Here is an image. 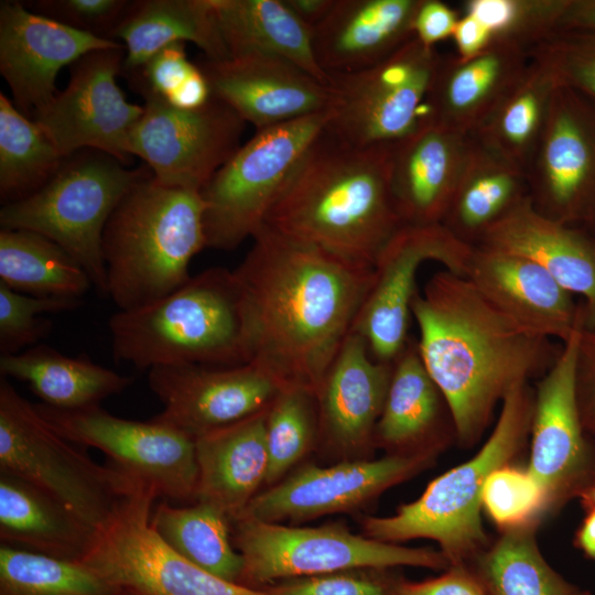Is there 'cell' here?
Segmentation results:
<instances>
[{
    "label": "cell",
    "instance_id": "cell-1",
    "mask_svg": "<svg viewBox=\"0 0 595 595\" xmlns=\"http://www.w3.org/2000/svg\"><path fill=\"white\" fill-rule=\"evenodd\" d=\"M234 270L247 316L250 363L279 386L315 393L353 329L374 269L264 225Z\"/></svg>",
    "mask_w": 595,
    "mask_h": 595
},
{
    "label": "cell",
    "instance_id": "cell-2",
    "mask_svg": "<svg viewBox=\"0 0 595 595\" xmlns=\"http://www.w3.org/2000/svg\"><path fill=\"white\" fill-rule=\"evenodd\" d=\"M411 315L422 363L465 444L480 436L498 402L547 371L561 350L499 311L466 277L445 269L415 292Z\"/></svg>",
    "mask_w": 595,
    "mask_h": 595
},
{
    "label": "cell",
    "instance_id": "cell-3",
    "mask_svg": "<svg viewBox=\"0 0 595 595\" xmlns=\"http://www.w3.org/2000/svg\"><path fill=\"white\" fill-rule=\"evenodd\" d=\"M393 147L353 145L324 129L266 225L374 269L381 250L404 226L390 185Z\"/></svg>",
    "mask_w": 595,
    "mask_h": 595
},
{
    "label": "cell",
    "instance_id": "cell-4",
    "mask_svg": "<svg viewBox=\"0 0 595 595\" xmlns=\"http://www.w3.org/2000/svg\"><path fill=\"white\" fill-rule=\"evenodd\" d=\"M108 326L115 360L140 370L250 363L244 294L235 271L227 268L205 269L153 303L119 310Z\"/></svg>",
    "mask_w": 595,
    "mask_h": 595
},
{
    "label": "cell",
    "instance_id": "cell-5",
    "mask_svg": "<svg viewBox=\"0 0 595 595\" xmlns=\"http://www.w3.org/2000/svg\"><path fill=\"white\" fill-rule=\"evenodd\" d=\"M199 192L139 181L102 235L107 296L120 311L153 303L186 283L192 259L206 248Z\"/></svg>",
    "mask_w": 595,
    "mask_h": 595
},
{
    "label": "cell",
    "instance_id": "cell-6",
    "mask_svg": "<svg viewBox=\"0 0 595 595\" xmlns=\"http://www.w3.org/2000/svg\"><path fill=\"white\" fill-rule=\"evenodd\" d=\"M533 402L528 383L512 390L502 401L493 433L472 459L435 478L394 515L365 518L364 534L387 543L431 539L447 562L461 565L485 542L480 519L485 482L522 445L531 429Z\"/></svg>",
    "mask_w": 595,
    "mask_h": 595
},
{
    "label": "cell",
    "instance_id": "cell-7",
    "mask_svg": "<svg viewBox=\"0 0 595 595\" xmlns=\"http://www.w3.org/2000/svg\"><path fill=\"white\" fill-rule=\"evenodd\" d=\"M0 472L55 497L102 529L142 484L93 461L55 431L8 378H0Z\"/></svg>",
    "mask_w": 595,
    "mask_h": 595
},
{
    "label": "cell",
    "instance_id": "cell-8",
    "mask_svg": "<svg viewBox=\"0 0 595 595\" xmlns=\"http://www.w3.org/2000/svg\"><path fill=\"white\" fill-rule=\"evenodd\" d=\"M148 175L99 151L79 155L63 162L33 194L4 204L1 228L34 231L53 240L80 263L93 286L107 295L105 227L122 198Z\"/></svg>",
    "mask_w": 595,
    "mask_h": 595
},
{
    "label": "cell",
    "instance_id": "cell-9",
    "mask_svg": "<svg viewBox=\"0 0 595 595\" xmlns=\"http://www.w3.org/2000/svg\"><path fill=\"white\" fill-rule=\"evenodd\" d=\"M229 519L231 539L242 559L239 583L252 588L346 570L443 569L447 564L442 552L381 542L342 524L293 527L244 515Z\"/></svg>",
    "mask_w": 595,
    "mask_h": 595
},
{
    "label": "cell",
    "instance_id": "cell-10",
    "mask_svg": "<svg viewBox=\"0 0 595 595\" xmlns=\"http://www.w3.org/2000/svg\"><path fill=\"white\" fill-rule=\"evenodd\" d=\"M331 115L329 109L256 131L239 147L201 191L206 248L232 250L256 236Z\"/></svg>",
    "mask_w": 595,
    "mask_h": 595
},
{
    "label": "cell",
    "instance_id": "cell-11",
    "mask_svg": "<svg viewBox=\"0 0 595 595\" xmlns=\"http://www.w3.org/2000/svg\"><path fill=\"white\" fill-rule=\"evenodd\" d=\"M441 56L415 37L366 69L329 76L333 91L326 131L358 147L394 145L426 116Z\"/></svg>",
    "mask_w": 595,
    "mask_h": 595
},
{
    "label": "cell",
    "instance_id": "cell-12",
    "mask_svg": "<svg viewBox=\"0 0 595 595\" xmlns=\"http://www.w3.org/2000/svg\"><path fill=\"white\" fill-rule=\"evenodd\" d=\"M42 418L71 442L101 451L110 464L167 501L195 502V441L154 418L116 416L100 405L62 410L35 404Z\"/></svg>",
    "mask_w": 595,
    "mask_h": 595
},
{
    "label": "cell",
    "instance_id": "cell-13",
    "mask_svg": "<svg viewBox=\"0 0 595 595\" xmlns=\"http://www.w3.org/2000/svg\"><path fill=\"white\" fill-rule=\"evenodd\" d=\"M156 493L140 485L100 530L82 561L136 595H270L218 577L170 549L150 524Z\"/></svg>",
    "mask_w": 595,
    "mask_h": 595
},
{
    "label": "cell",
    "instance_id": "cell-14",
    "mask_svg": "<svg viewBox=\"0 0 595 595\" xmlns=\"http://www.w3.org/2000/svg\"><path fill=\"white\" fill-rule=\"evenodd\" d=\"M130 136L132 155L165 186L199 192L240 147L245 121L212 96L196 109L174 107L148 95Z\"/></svg>",
    "mask_w": 595,
    "mask_h": 595
},
{
    "label": "cell",
    "instance_id": "cell-15",
    "mask_svg": "<svg viewBox=\"0 0 595 595\" xmlns=\"http://www.w3.org/2000/svg\"><path fill=\"white\" fill-rule=\"evenodd\" d=\"M474 246L443 224L404 225L385 246L374 266L371 285L353 325L377 360L392 363L410 336L416 273L425 261L466 277Z\"/></svg>",
    "mask_w": 595,
    "mask_h": 595
},
{
    "label": "cell",
    "instance_id": "cell-16",
    "mask_svg": "<svg viewBox=\"0 0 595 595\" xmlns=\"http://www.w3.org/2000/svg\"><path fill=\"white\" fill-rule=\"evenodd\" d=\"M529 195L544 216L595 226V102L559 85L526 169Z\"/></svg>",
    "mask_w": 595,
    "mask_h": 595
},
{
    "label": "cell",
    "instance_id": "cell-17",
    "mask_svg": "<svg viewBox=\"0 0 595 595\" xmlns=\"http://www.w3.org/2000/svg\"><path fill=\"white\" fill-rule=\"evenodd\" d=\"M125 46L90 52L72 65L67 87L34 121L65 159L89 148L127 164L131 132L143 107L127 101L117 85Z\"/></svg>",
    "mask_w": 595,
    "mask_h": 595
},
{
    "label": "cell",
    "instance_id": "cell-18",
    "mask_svg": "<svg viewBox=\"0 0 595 595\" xmlns=\"http://www.w3.org/2000/svg\"><path fill=\"white\" fill-rule=\"evenodd\" d=\"M148 381L163 404L154 419L194 441L267 409L281 389L251 363L232 367L161 365L148 370Z\"/></svg>",
    "mask_w": 595,
    "mask_h": 595
},
{
    "label": "cell",
    "instance_id": "cell-19",
    "mask_svg": "<svg viewBox=\"0 0 595 595\" xmlns=\"http://www.w3.org/2000/svg\"><path fill=\"white\" fill-rule=\"evenodd\" d=\"M424 451L379 459L307 464L256 495L239 515L268 522H302L360 508L415 473ZM238 516V515H237Z\"/></svg>",
    "mask_w": 595,
    "mask_h": 595
},
{
    "label": "cell",
    "instance_id": "cell-20",
    "mask_svg": "<svg viewBox=\"0 0 595 595\" xmlns=\"http://www.w3.org/2000/svg\"><path fill=\"white\" fill-rule=\"evenodd\" d=\"M116 40L85 32L36 13L19 1L0 4V72L14 106L34 118L56 97L60 71L86 54L121 47Z\"/></svg>",
    "mask_w": 595,
    "mask_h": 595
},
{
    "label": "cell",
    "instance_id": "cell-21",
    "mask_svg": "<svg viewBox=\"0 0 595 595\" xmlns=\"http://www.w3.org/2000/svg\"><path fill=\"white\" fill-rule=\"evenodd\" d=\"M212 95L260 131L329 110L333 91L295 64L266 54L198 65Z\"/></svg>",
    "mask_w": 595,
    "mask_h": 595
},
{
    "label": "cell",
    "instance_id": "cell-22",
    "mask_svg": "<svg viewBox=\"0 0 595 595\" xmlns=\"http://www.w3.org/2000/svg\"><path fill=\"white\" fill-rule=\"evenodd\" d=\"M392 363L375 359L359 334H348L316 391L317 445L325 452L358 459L376 444Z\"/></svg>",
    "mask_w": 595,
    "mask_h": 595
},
{
    "label": "cell",
    "instance_id": "cell-23",
    "mask_svg": "<svg viewBox=\"0 0 595 595\" xmlns=\"http://www.w3.org/2000/svg\"><path fill=\"white\" fill-rule=\"evenodd\" d=\"M582 329L563 344L534 396L528 473L541 487L547 501L574 489L587 467V440L576 398Z\"/></svg>",
    "mask_w": 595,
    "mask_h": 595
},
{
    "label": "cell",
    "instance_id": "cell-24",
    "mask_svg": "<svg viewBox=\"0 0 595 595\" xmlns=\"http://www.w3.org/2000/svg\"><path fill=\"white\" fill-rule=\"evenodd\" d=\"M466 278L499 311L538 336L564 344L584 328V306L529 259L474 246Z\"/></svg>",
    "mask_w": 595,
    "mask_h": 595
},
{
    "label": "cell",
    "instance_id": "cell-25",
    "mask_svg": "<svg viewBox=\"0 0 595 595\" xmlns=\"http://www.w3.org/2000/svg\"><path fill=\"white\" fill-rule=\"evenodd\" d=\"M474 144V136L431 121L394 144L390 185L403 225L442 224Z\"/></svg>",
    "mask_w": 595,
    "mask_h": 595
},
{
    "label": "cell",
    "instance_id": "cell-26",
    "mask_svg": "<svg viewBox=\"0 0 595 595\" xmlns=\"http://www.w3.org/2000/svg\"><path fill=\"white\" fill-rule=\"evenodd\" d=\"M477 247L519 256L547 270L584 299V328H595V244L580 230L541 214L524 197L487 227Z\"/></svg>",
    "mask_w": 595,
    "mask_h": 595
},
{
    "label": "cell",
    "instance_id": "cell-27",
    "mask_svg": "<svg viewBox=\"0 0 595 595\" xmlns=\"http://www.w3.org/2000/svg\"><path fill=\"white\" fill-rule=\"evenodd\" d=\"M422 0H336L312 30L315 60L329 77L371 67L414 37Z\"/></svg>",
    "mask_w": 595,
    "mask_h": 595
},
{
    "label": "cell",
    "instance_id": "cell-28",
    "mask_svg": "<svg viewBox=\"0 0 595 595\" xmlns=\"http://www.w3.org/2000/svg\"><path fill=\"white\" fill-rule=\"evenodd\" d=\"M529 62L528 50L507 43H493L467 60L441 57L425 120L475 134L519 82Z\"/></svg>",
    "mask_w": 595,
    "mask_h": 595
},
{
    "label": "cell",
    "instance_id": "cell-29",
    "mask_svg": "<svg viewBox=\"0 0 595 595\" xmlns=\"http://www.w3.org/2000/svg\"><path fill=\"white\" fill-rule=\"evenodd\" d=\"M266 412L195 439V501L209 504L232 518L260 493L268 473Z\"/></svg>",
    "mask_w": 595,
    "mask_h": 595
},
{
    "label": "cell",
    "instance_id": "cell-30",
    "mask_svg": "<svg viewBox=\"0 0 595 595\" xmlns=\"http://www.w3.org/2000/svg\"><path fill=\"white\" fill-rule=\"evenodd\" d=\"M98 530L35 485L0 472L1 544L69 561H83Z\"/></svg>",
    "mask_w": 595,
    "mask_h": 595
},
{
    "label": "cell",
    "instance_id": "cell-31",
    "mask_svg": "<svg viewBox=\"0 0 595 595\" xmlns=\"http://www.w3.org/2000/svg\"><path fill=\"white\" fill-rule=\"evenodd\" d=\"M110 37L123 42L126 75L176 42L194 43L212 61L228 58L212 0L133 1Z\"/></svg>",
    "mask_w": 595,
    "mask_h": 595
},
{
    "label": "cell",
    "instance_id": "cell-32",
    "mask_svg": "<svg viewBox=\"0 0 595 595\" xmlns=\"http://www.w3.org/2000/svg\"><path fill=\"white\" fill-rule=\"evenodd\" d=\"M212 3L228 58L274 55L329 85V77L314 56L312 30L283 0H212Z\"/></svg>",
    "mask_w": 595,
    "mask_h": 595
},
{
    "label": "cell",
    "instance_id": "cell-33",
    "mask_svg": "<svg viewBox=\"0 0 595 595\" xmlns=\"http://www.w3.org/2000/svg\"><path fill=\"white\" fill-rule=\"evenodd\" d=\"M0 374L28 383L43 403L62 410H78L126 390L132 377L94 363L82 354L72 357L37 344L18 354H1Z\"/></svg>",
    "mask_w": 595,
    "mask_h": 595
},
{
    "label": "cell",
    "instance_id": "cell-34",
    "mask_svg": "<svg viewBox=\"0 0 595 595\" xmlns=\"http://www.w3.org/2000/svg\"><path fill=\"white\" fill-rule=\"evenodd\" d=\"M529 196L526 170L474 137L443 225L474 246L484 230Z\"/></svg>",
    "mask_w": 595,
    "mask_h": 595
},
{
    "label": "cell",
    "instance_id": "cell-35",
    "mask_svg": "<svg viewBox=\"0 0 595 595\" xmlns=\"http://www.w3.org/2000/svg\"><path fill=\"white\" fill-rule=\"evenodd\" d=\"M444 405L442 392L422 363L418 340L410 337L392 363L375 443L391 448L432 443L443 424Z\"/></svg>",
    "mask_w": 595,
    "mask_h": 595
},
{
    "label": "cell",
    "instance_id": "cell-36",
    "mask_svg": "<svg viewBox=\"0 0 595 595\" xmlns=\"http://www.w3.org/2000/svg\"><path fill=\"white\" fill-rule=\"evenodd\" d=\"M150 524L186 561L239 583L242 559L231 539L230 519L218 508L201 501L178 507L163 500L152 509Z\"/></svg>",
    "mask_w": 595,
    "mask_h": 595
},
{
    "label": "cell",
    "instance_id": "cell-37",
    "mask_svg": "<svg viewBox=\"0 0 595 595\" xmlns=\"http://www.w3.org/2000/svg\"><path fill=\"white\" fill-rule=\"evenodd\" d=\"M0 282L34 296H82L93 286L80 263L53 240L34 231H0Z\"/></svg>",
    "mask_w": 595,
    "mask_h": 595
},
{
    "label": "cell",
    "instance_id": "cell-38",
    "mask_svg": "<svg viewBox=\"0 0 595 595\" xmlns=\"http://www.w3.org/2000/svg\"><path fill=\"white\" fill-rule=\"evenodd\" d=\"M558 86L551 71L530 57L519 82L473 136L526 170Z\"/></svg>",
    "mask_w": 595,
    "mask_h": 595
},
{
    "label": "cell",
    "instance_id": "cell-39",
    "mask_svg": "<svg viewBox=\"0 0 595 595\" xmlns=\"http://www.w3.org/2000/svg\"><path fill=\"white\" fill-rule=\"evenodd\" d=\"M64 158L46 133L0 94V195L6 204L44 186Z\"/></svg>",
    "mask_w": 595,
    "mask_h": 595
},
{
    "label": "cell",
    "instance_id": "cell-40",
    "mask_svg": "<svg viewBox=\"0 0 595 595\" xmlns=\"http://www.w3.org/2000/svg\"><path fill=\"white\" fill-rule=\"evenodd\" d=\"M120 591L82 561L0 545V595H117Z\"/></svg>",
    "mask_w": 595,
    "mask_h": 595
},
{
    "label": "cell",
    "instance_id": "cell-41",
    "mask_svg": "<svg viewBox=\"0 0 595 595\" xmlns=\"http://www.w3.org/2000/svg\"><path fill=\"white\" fill-rule=\"evenodd\" d=\"M480 567L493 595H589L545 562L526 530L504 536L483 558Z\"/></svg>",
    "mask_w": 595,
    "mask_h": 595
},
{
    "label": "cell",
    "instance_id": "cell-42",
    "mask_svg": "<svg viewBox=\"0 0 595 595\" xmlns=\"http://www.w3.org/2000/svg\"><path fill=\"white\" fill-rule=\"evenodd\" d=\"M317 442L316 393L300 386L282 387L266 412V485L272 486L284 478Z\"/></svg>",
    "mask_w": 595,
    "mask_h": 595
},
{
    "label": "cell",
    "instance_id": "cell-43",
    "mask_svg": "<svg viewBox=\"0 0 595 595\" xmlns=\"http://www.w3.org/2000/svg\"><path fill=\"white\" fill-rule=\"evenodd\" d=\"M567 0H467L464 14L489 32L493 43L530 50L558 30Z\"/></svg>",
    "mask_w": 595,
    "mask_h": 595
},
{
    "label": "cell",
    "instance_id": "cell-44",
    "mask_svg": "<svg viewBox=\"0 0 595 595\" xmlns=\"http://www.w3.org/2000/svg\"><path fill=\"white\" fill-rule=\"evenodd\" d=\"M83 299L34 296L17 292L0 282V350L18 354L40 344L52 329L44 314L78 309Z\"/></svg>",
    "mask_w": 595,
    "mask_h": 595
},
{
    "label": "cell",
    "instance_id": "cell-45",
    "mask_svg": "<svg viewBox=\"0 0 595 595\" xmlns=\"http://www.w3.org/2000/svg\"><path fill=\"white\" fill-rule=\"evenodd\" d=\"M529 54L551 71L559 85L595 102V33L555 31Z\"/></svg>",
    "mask_w": 595,
    "mask_h": 595
},
{
    "label": "cell",
    "instance_id": "cell-46",
    "mask_svg": "<svg viewBox=\"0 0 595 595\" xmlns=\"http://www.w3.org/2000/svg\"><path fill=\"white\" fill-rule=\"evenodd\" d=\"M482 500L496 522L517 524L534 512L545 497L528 472L502 466L487 477Z\"/></svg>",
    "mask_w": 595,
    "mask_h": 595
},
{
    "label": "cell",
    "instance_id": "cell-47",
    "mask_svg": "<svg viewBox=\"0 0 595 595\" xmlns=\"http://www.w3.org/2000/svg\"><path fill=\"white\" fill-rule=\"evenodd\" d=\"M383 570H346L281 581L263 588L270 595H394L398 582Z\"/></svg>",
    "mask_w": 595,
    "mask_h": 595
},
{
    "label": "cell",
    "instance_id": "cell-48",
    "mask_svg": "<svg viewBox=\"0 0 595 595\" xmlns=\"http://www.w3.org/2000/svg\"><path fill=\"white\" fill-rule=\"evenodd\" d=\"M125 0H41L30 3L34 12L100 37L111 33L130 6Z\"/></svg>",
    "mask_w": 595,
    "mask_h": 595
},
{
    "label": "cell",
    "instance_id": "cell-49",
    "mask_svg": "<svg viewBox=\"0 0 595 595\" xmlns=\"http://www.w3.org/2000/svg\"><path fill=\"white\" fill-rule=\"evenodd\" d=\"M196 67L190 62L185 43L170 44L155 53L132 73L131 83L142 96H156L166 100Z\"/></svg>",
    "mask_w": 595,
    "mask_h": 595
},
{
    "label": "cell",
    "instance_id": "cell-50",
    "mask_svg": "<svg viewBox=\"0 0 595 595\" xmlns=\"http://www.w3.org/2000/svg\"><path fill=\"white\" fill-rule=\"evenodd\" d=\"M576 398L586 440L595 444V328H583L576 364Z\"/></svg>",
    "mask_w": 595,
    "mask_h": 595
},
{
    "label": "cell",
    "instance_id": "cell-51",
    "mask_svg": "<svg viewBox=\"0 0 595 595\" xmlns=\"http://www.w3.org/2000/svg\"><path fill=\"white\" fill-rule=\"evenodd\" d=\"M461 15L440 0H422L413 22L414 37L425 47L452 37Z\"/></svg>",
    "mask_w": 595,
    "mask_h": 595
},
{
    "label": "cell",
    "instance_id": "cell-52",
    "mask_svg": "<svg viewBox=\"0 0 595 595\" xmlns=\"http://www.w3.org/2000/svg\"><path fill=\"white\" fill-rule=\"evenodd\" d=\"M394 595H487L483 585L461 565L421 582H398Z\"/></svg>",
    "mask_w": 595,
    "mask_h": 595
},
{
    "label": "cell",
    "instance_id": "cell-53",
    "mask_svg": "<svg viewBox=\"0 0 595 595\" xmlns=\"http://www.w3.org/2000/svg\"><path fill=\"white\" fill-rule=\"evenodd\" d=\"M459 60L470 58L491 44V36L484 25L468 14L461 15L452 35Z\"/></svg>",
    "mask_w": 595,
    "mask_h": 595
},
{
    "label": "cell",
    "instance_id": "cell-54",
    "mask_svg": "<svg viewBox=\"0 0 595 595\" xmlns=\"http://www.w3.org/2000/svg\"><path fill=\"white\" fill-rule=\"evenodd\" d=\"M209 84L198 65L178 88L165 100L170 105L182 109H196L212 98Z\"/></svg>",
    "mask_w": 595,
    "mask_h": 595
},
{
    "label": "cell",
    "instance_id": "cell-55",
    "mask_svg": "<svg viewBox=\"0 0 595 595\" xmlns=\"http://www.w3.org/2000/svg\"><path fill=\"white\" fill-rule=\"evenodd\" d=\"M556 31L595 33V0H567Z\"/></svg>",
    "mask_w": 595,
    "mask_h": 595
},
{
    "label": "cell",
    "instance_id": "cell-56",
    "mask_svg": "<svg viewBox=\"0 0 595 595\" xmlns=\"http://www.w3.org/2000/svg\"><path fill=\"white\" fill-rule=\"evenodd\" d=\"M292 12L311 30L321 23L336 0H283Z\"/></svg>",
    "mask_w": 595,
    "mask_h": 595
},
{
    "label": "cell",
    "instance_id": "cell-57",
    "mask_svg": "<svg viewBox=\"0 0 595 595\" xmlns=\"http://www.w3.org/2000/svg\"><path fill=\"white\" fill-rule=\"evenodd\" d=\"M578 543L582 550L595 560V507L589 511L578 532Z\"/></svg>",
    "mask_w": 595,
    "mask_h": 595
},
{
    "label": "cell",
    "instance_id": "cell-58",
    "mask_svg": "<svg viewBox=\"0 0 595 595\" xmlns=\"http://www.w3.org/2000/svg\"><path fill=\"white\" fill-rule=\"evenodd\" d=\"M586 498L592 501V506L595 507V486L586 493Z\"/></svg>",
    "mask_w": 595,
    "mask_h": 595
},
{
    "label": "cell",
    "instance_id": "cell-59",
    "mask_svg": "<svg viewBox=\"0 0 595 595\" xmlns=\"http://www.w3.org/2000/svg\"><path fill=\"white\" fill-rule=\"evenodd\" d=\"M117 595H136V594L121 589Z\"/></svg>",
    "mask_w": 595,
    "mask_h": 595
},
{
    "label": "cell",
    "instance_id": "cell-60",
    "mask_svg": "<svg viewBox=\"0 0 595 595\" xmlns=\"http://www.w3.org/2000/svg\"><path fill=\"white\" fill-rule=\"evenodd\" d=\"M594 244H595V239H594Z\"/></svg>",
    "mask_w": 595,
    "mask_h": 595
}]
</instances>
